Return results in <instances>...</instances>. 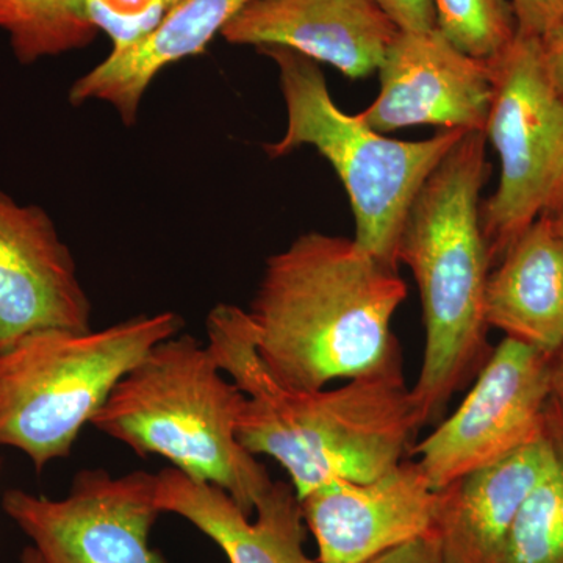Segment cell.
I'll use <instances>...</instances> for the list:
<instances>
[{
    "instance_id": "6da1fadb",
    "label": "cell",
    "mask_w": 563,
    "mask_h": 563,
    "mask_svg": "<svg viewBox=\"0 0 563 563\" xmlns=\"http://www.w3.org/2000/svg\"><path fill=\"white\" fill-rule=\"evenodd\" d=\"M206 331L214 362L246 395L240 443L279 463L299 499L332 481L376 479L412 451L424 421L404 363L339 388L291 390L258 357L246 310L220 303Z\"/></svg>"
},
{
    "instance_id": "7a4b0ae2",
    "label": "cell",
    "mask_w": 563,
    "mask_h": 563,
    "mask_svg": "<svg viewBox=\"0 0 563 563\" xmlns=\"http://www.w3.org/2000/svg\"><path fill=\"white\" fill-rule=\"evenodd\" d=\"M406 298L398 268L354 239L309 232L266 261L246 312L274 379L321 390L404 363L391 322Z\"/></svg>"
},
{
    "instance_id": "3957f363",
    "label": "cell",
    "mask_w": 563,
    "mask_h": 563,
    "mask_svg": "<svg viewBox=\"0 0 563 563\" xmlns=\"http://www.w3.org/2000/svg\"><path fill=\"white\" fill-rule=\"evenodd\" d=\"M487 139L466 132L431 173L407 211L398 263L412 272L421 296L424 351L413 398L424 424L479 373L490 355L485 292L490 254L481 222V191L490 165Z\"/></svg>"
},
{
    "instance_id": "277c9868",
    "label": "cell",
    "mask_w": 563,
    "mask_h": 563,
    "mask_svg": "<svg viewBox=\"0 0 563 563\" xmlns=\"http://www.w3.org/2000/svg\"><path fill=\"white\" fill-rule=\"evenodd\" d=\"M244 401L207 344L177 333L122 377L91 424L135 454L162 455L191 479L217 485L254 517L274 481L236 435Z\"/></svg>"
},
{
    "instance_id": "5b68a950",
    "label": "cell",
    "mask_w": 563,
    "mask_h": 563,
    "mask_svg": "<svg viewBox=\"0 0 563 563\" xmlns=\"http://www.w3.org/2000/svg\"><path fill=\"white\" fill-rule=\"evenodd\" d=\"M181 328L179 314L158 312L101 331L22 336L0 352V446L22 451L38 472L66 457L122 377Z\"/></svg>"
},
{
    "instance_id": "8992f818",
    "label": "cell",
    "mask_w": 563,
    "mask_h": 563,
    "mask_svg": "<svg viewBox=\"0 0 563 563\" xmlns=\"http://www.w3.org/2000/svg\"><path fill=\"white\" fill-rule=\"evenodd\" d=\"M258 51L279 69L287 110L284 135L266 144L265 151L272 158L285 157L302 146L320 152L339 174L350 198L355 242L398 268L399 235L407 211L421 185L466 132L443 129L428 140L388 139L333 102L324 74L312 58L287 47Z\"/></svg>"
},
{
    "instance_id": "52a82bcc",
    "label": "cell",
    "mask_w": 563,
    "mask_h": 563,
    "mask_svg": "<svg viewBox=\"0 0 563 563\" xmlns=\"http://www.w3.org/2000/svg\"><path fill=\"white\" fill-rule=\"evenodd\" d=\"M487 62L493 101L484 133L501 162L498 188L481 206L493 265L563 199V99L548 76L542 40L518 33Z\"/></svg>"
},
{
    "instance_id": "ba28073f",
    "label": "cell",
    "mask_w": 563,
    "mask_h": 563,
    "mask_svg": "<svg viewBox=\"0 0 563 563\" xmlns=\"http://www.w3.org/2000/svg\"><path fill=\"white\" fill-rule=\"evenodd\" d=\"M553 358L507 336L490 352L461 406L410 451L433 490L542 435Z\"/></svg>"
},
{
    "instance_id": "9c48e42d",
    "label": "cell",
    "mask_w": 563,
    "mask_h": 563,
    "mask_svg": "<svg viewBox=\"0 0 563 563\" xmlns=\"http://www.w3.org/2000/svg\"><path fill=\"white\" fill-rule=\"evenodd\" d=\"M155 492L157 474L84 470L66 498L11 488L2 507L43 563H165L150 543L162 514Z\"/></svg>"
},
{
    "instance_id": "30bf717a",
    "label": "cell",
    "mask_w": 563,
    "mask_h": 563,
    "mask_svg": "<svg viewBox=\"0 0 563 563\" xmlns=\"http://www.w3.org/2000/svg\"><path fill=\"white\" fill-rule=\"evenodd\" d=\"M377 73L379 96L357 113L374 131L415 125L485 131L493 101L490 66L457 49L439 29L398 31Z\"/></svg>"
},
{
    "instance_id": "8fae6325",
    "label": "cell",
    "mask_w": 563,
    "mask_h": 563,
    "mask_svg": "<svg viewBox=\"0 0 563 563\" xmlns=\"http://www.w3.org/2000/svg\"><path fill=\"white\" fill-rule=\"evenodd\" d=\"M299 501L318 563H363L433 536L440 509L439 490L406 459L376 479L332 481Z\"/></svg>"
},
{
    "instance_id": "7c38bea8",
    "label": "cell",
    "mask_w": 563,
    "mask_h": 563,
    "mask_svg": "<svg viewBox=\"0 0 563 563\" xmlns=\"http://www.w3.org/2000/svg\"><path fill=\"white\" fill-rule=\"evenodd\" d=\"M44 329L91 331V302L49 214L0 191V352Z\"/></svg>"
},
{
    "instance_id": "4fadbf2b",
    "label": "cell",
    "mask_w": 563,
    "mask_h": 563,
    "mask_svg": "<svg viewBox=\"0 0 563 563\" xmlns=\"http://www.w3.org/2000/svg\"><path fill=\"white\" fill-rule=\"evenodd\" d=\"M398 31L373 0H251L221 36L236 46L287 47L363 79Z\"/></svg>"
},
{
    "instance_id": "5bb4252c",
    "label": "cell",
    "mask_w": 563,
    "mask_h": 563,
    "mask_svg": "<svg viewBox=\"0 0 563 563\" xmlns=\"http://www.w3.org/2000/svg\"><path fill=\"white\" fill-rule=\"evenodd\" d=\"M553 439H539L439 490L435 536L443 563H501L525 503L554 465Z\"/></svg>"
},
{
    "instance_id": "9a60e30c",
    "label": "cell",
    "mask_w": 563,
    "mask_h": 563,
    "mask_svg": "<svg viewBox=\"0 0 563 563\" xmlns=\"http://www.w3.org/2000/svg\"><path fill=\"white\" fill-rule=\"evenodd\" d=\"M162 514L190 521L231 563H318L306 551L307 525L291 484L274 483L254 520L217 485L191 479L176 468L157 474Z\"/></svg>"
},
{
    "instance_id": "2e32d148",
    "label": "cell",
    "mask_w": 563,
    "mask_h": 563,
    "mask_svg": "<svg viewBox=\"0 0 563 563\" xmlns=\"http://www.w3.org/2000/svg\"><path fill=\"white\" fill-rule=\"evenodd\" d=\"M251 0H181L166 11L161 24L136 43L109 57L74 81L69 101L74 106L101 101L132 125L141 99L155 77L174 63L201 54L211 40L221 35Z\"/></svg>"
},
{
    "instance_id": "e0dca14e",
    "label": "cell",
    "mask_w": 563,
    "mask_h": 563,
    "mask_svg": "<svg viewBox=\"0 0 563 563\" xmlns=\"http://www.w3.org/2000/svg\"><path fill=\"white\" fill-rule=\"evenodd\" d=\"M485 320L507 339L555 357L563 347V236L543 214L490 273Z\"/></svg>"
},
{
    "instance_id": "ac0fdd59",
    "label": "cell",
    "mask_w": 563,
    "mask_h": 563,
    "mask_svg": "<svg viewBox=\"0 0 563 563\" xmlns=\"http://www.w3.org/2000/svg\"><path fill=\"white\" fill-rule=\"evenodd\" d=\"M555 459L525 503L504 548L501 563H563V398L551 396L544 412Z\"/></svg>"
},
{
    "instance_id": "d6986e66",
    "label": "cell",
    "mask_w": 563,
    "mask_h": 563,
    "mask_svg": "<svg viewBox=\"0 0 563 563\" xmlns=\"http://www.w3.org/2000/svg\"><path fill=\"white\" fill-rule=\"evenodd\" d=\"M0 29L25 65L87 47L98 33L85 0H0Z\"/></svg>"
},
{
    "instance_id": "ffe728a7",
    "label": "cell",
    "mask_w": 563,
    "mask_h": 563,
    "mask_svg": "<svg viewBox=\"0 0 563 563\" xmlns=\"http://www.w3.org/2000/svg\"><path fill=\"white\" fill-rule=\"evenodd\" d=\"M435 27L457 49L479 60L501 54L518 35L509 0H433Z\"/></svg>"
},
{
    "instance_id": "44dd1931",
    "label": "cell",
    "mask_w": 563,
    "mask_h": 563,
    "mask_svg": "<svg viewBox=\"0 0 563 563\" xmlns=\"http://www.w3.org/2000/svg\"><path fill=\"white\" fill-rule=\"evenodd\" d=\"M98 31L109 35L113 49L121 51L150 35L165 18V0H85Z\"/></svg>"
},
{
    "instance_id": "7402d4cb",
    "label": "cell",
    "mask_w": 563,
    "mask_h": 563,
    "mask_svg": "<svg viewBox=\"0 0 563 563\" xmlns=\"http://www.w3.org/2000/svg\"><path fill=\"white\" fill-rule=\"evenodd\" d=\"M518 33L543 40L563 21V0H509Z\"/></svg>"
},
{
    "instance_id": "603a6c76",
    "label": "cell",
    "mask_w": 563,
    "mask_h": 563,
    "mask_svg": "<svg viewBox=\"0 0 563 563\" xmlns=\"http://www.w3.org/2000/svg\"><path fill=\"white\" fill-rule=\"evenodd\" d=\"M399 31L426 32L435 29L433 0H373Z\"/></svg>"
},
{
    "instance_id": "cb8c5ba5",
    "label": "cell",
    "mask_w": 563,
    "mask_h": 563,
    "mask_svg": "<svg viewBox=\"0 0 563 563\" xmlns=\"http://www.w3.org/2000/svg\"><path fill=\"white\" fill-rule=\"evenodd\" d=\"M363 563H443L439 537H421Z\"/></svg>"
},
{
    "instance_id": "d4e9b609",
    "label": "cell",
    "mask_w": 563,
    "mask_h": 563,
    "mask_svg": "<svg viewBox=\"0 0 563 563\" xmlns=\"http://www.w3.org/2000/svg\"><path fill=\"white\" fill-rule=\"evenodd\" d=\"M544 66L563 99V21L542 40Z\"/></svg>"
},
{
    "instance_id": "484cf974",
    "label": "cell",
    "mask_w": 563,
    "mask_h": 563,
    "mask_svg": "<svg viewBox=\"0 0 563 563\" xmlns=\"http://www.w3.org/2000/svg\"><path fill=\"white\" fill-rule=\"evenodd\" d=\"M551 385H553V395L563 398V347L553 358V368H551Z\"/></svg>"
},
{
    "instance_id": "4316f807",
    "label": "cell",
    "mask_w": 563,
    "mask_h": 563,
    "mask_svg": "<svg viewBox=\"0 0 563 563\" xmlns=\"http://www.w3.org/2000/svg\"><path fill=\"white\" fill-rule=\"evenodd\" d=\"M547 217L551 218V221L554 222L555 229H558L559 233L563 236V199L553 211L547 213Z\"/></svg>"
},
{
    "instance_id": "83f0119b",
    "label": "cell",
    "mask_w": 563,
    "mask_h": 563,
    "mask_svg": "<svg viewBox=\"0 0 563 563\" xmlns=\"http://www.w3.org/2000/svg\"><path fill=\"white\" fill-rule=\"evenodd\" d=\"M21 563H43L41 562L38 553H36L35 548L29 547L25 548L24 553L21 555Z\"/></svg>"
},
{
    "instance_id": "f1b7e54d",
    "label": "cell",
    "mask_w": 563,
    "mask_h": 563,
    "mask_svg": "<svg viewBox=\"0 0 563 563\" xmlns=\"http://www.w3.org/2000/svg\"><path fill=\"white\" fill-rule=\"evenodd\" d=\"M181 0H165L166 9L172 10L173 7H176L177 3H180Z\"/></svg>"
},
{
    "instance_id": "f546056e",
    "label": "cell",
    "mask_w": 563,
    "mask_h": 563,
    "mask_svg": "<svg viewBox=\"0 0 563 563\" xmlns=\"http://www.w3.org/2000/svg\"><path fill=\"white\" fill-rule=\"evenodd\" d=\"M555 396H558V395H555Z\"/></svg>"
}]
</instances>
